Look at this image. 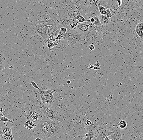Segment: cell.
I'll return each instance as SVG.
<instances>
[{
  "mask_svg": "<svg viewBox=\"0 0 143 140\" xmlns=\"http://www.w3.org/2000/svg\"><path fill=\"white\" fill-rule=\"evenodd\" d=\"M92 24L90 23L87 24L84 22L77 24L76 31L82 36L88 35L90 31V26Z\"/></svg>",
  "mask_w": 143,
  "mask_h": 140,
  "instance_id": "6",
  "label": "cell"
},
{
  "mask_svg": "<svg viewBox=\"0 0 143 140\" xmlns=\"http://www.w3.org/2000/svg\"><path fill=\"white\" fill-rule=\"evenodd\" d=\"M82 36V35H81V34H79L76 31L75 33L74 34V36L73 39V42H72V45H74L75 44H76L77 43H79L83 42V40H82L81 39V38Z\"/></svg>",
  "mask_w": 143,
  "mask_h": 140,
  "instance_id": "13",
  "label": "cell"
},
{
  "mask_svg": "<svg viewBox=\"0 0 143 140\" xmlns=\"http://www.w3.org/2000/svg\"><path fill=\"white\" fill-rule=\"evenodd\" d=\"M95 5L96 6V7L98 9L101 15L107 14L110 17H112V15L108 9H107L101 5H97L95 4Z\"/></svg>",
  "mask_w": 143,
  "mask_h": 140,
  "instance_id": "10",
  "label": "cell"
},
{
  "mask_svg": "<svg viewBox=\"0 0 143 140\" xmlns=\"http://www.w3.org/2000/svg\"><path fill=\"white\" fill-rule=\"evenodd\" d=\"M71 20L73 21H75V20H78V21L76 23V24L78 23H81L85 22H89V20L85 19L83 17L82 15H78L77 16H76L74 18H72Z\"/></svg>",
  "mask_w": 143,
  "mask_h": 140,
  "instance_id": "17",
  "label": "cell"
},
{
  "mask_svg": "<svg viewBox=\"0 0 143 140\" xmlns=\"http://www.w3.org/2000/svg\"><path fill=\"white\" fill-rule=\"evenodd\" d=\"M30 25L33 30L40 35L45 40H47L50 35V28L48 26L44 24L31 23Z\"/></svg>",
  "mask_w": 143,
  "mask_h": 140,
  "instance_id": "3",
  "label": "cell"
},
{
  "mask_svg": "<svg viewBox=\"0 0 143 140\" xmlns=\"http://www.w3.org/2000/svg\"><path fill=\"white\" fill-rule=\"evenodd\" d=\"M35 140H43L42 139H41L40 138H35Z\"/></svg>",
  "mask_w": 143,
  "mask_h": 140,
  "instance_id": "32",
  "label": "cell"
},
{
  "mask_svg": "<svg viewBox=\"0 0 143 140\" xmlns=\"http://www.w3.org/2000/svg\"><path fill=\"white\" fill-rule=\"evenodd\" d=\"M116 1L118 2V7H120L122 4V0H116Z\"/></svg>",
  "mask_w": 143,
  "mask_h": 140,
  "instance_id": "30",
  "label": "cell"
},
{
  "mask_svg": "<svg viewBox=\"0 0 143 140\" xmlns=\"http://www.w3.org/2000/svg\"><path fill=\"white\" fill-rule=\"evenodd\" d=\"M1 116H0V123H1V122H2V121H1Z\"/></svg>",
  "mask_w": 143,
  "mask_h": 140,
  "instance_id": "38",
  "label": "cell"
},
{
  "mask_svg": "<svg viewBox=\"0 0 143 140\" xmlns=\"http://www.w3.org/2000/svg\"><path fill=\"white\" fill-rule=\"evenodd\" d=\"M37 24L46 25L48 26H51V28H50V34H53L56 31L60 30L61 28L59 19H51L38 21Z\"/></svg>",
  "mask_w": 143,
  "mask_h": 140,
  "instance_id": "4",
  "label": "cell"
},
{
  "mask_svg": "<svg viewBox=\"0 0 143 140\" xmlns=\"http://www.w3.org/2000/svg\"><path fill=\"white\" fill-rule=\"evenodd\" d=\"M98 16L102 25H107L109 24L110 18V17L107 15H101Z\"/></svg>",
  "mask_w": 143,
  "mask_h": 140,
  "instance_id": "12",
  "label": "cell"
},
{
  "mask_svg": "<svg viewBox=\"0 0 143 140\" xmlns=\"http://www.w3.org/2000/svg\"><path fill=\"white\" fill-rule=\"evenodd\" d=\"M96 131L93 128L91 129L88 131V133L85 134L86 136V138L84 140H91L93 138H95L96 137Z\"/></svg>",
  "mask_w": 143,
  "mask_h": 140,
  "instance_id": "14",
  "label": "cell"
},
{
  "mask_svg": "<svg viewBox=\"0 0 143 140\" xmlns=\"http://www.w3.org/2000/svg\"><path fill=\"white\" fill-rule=\"evenodd\" d=\"M89 1L90 2H95L96 0H89Z\"/></svg>",
  "mask_w": 143,
  "mask_h": 140,
  "instance_id": "35",
  "label": "cell"
},
{
  "mask_svg": "<svg viewBox=\"0 0 143 140\" xmlns=\"http://www.w3.org/2000/svg\"><path fill=\"white\" fill-rule=\"evenodd\" d=\"M135 29L143 31V23L140 22L136 26Z\"/></svg>",
  "mask_w": 143,
  "mask_h": 140,
  "instance_id": "23",
  "label": "cell"
},
{
  "mask_svg": "<svg viewBox=\"0 0 143 140\" xmlns=\"http://www.w3.org/2000/svg\"><path fill=\"white\" fill-rule=\"evenodd\" d=\"M40 98L43 105L49 106L53 104L54 101L53 94L59 92L57 88H52L47 90H38Z\"/></svg>",
  "mask_w": 143,
  "mask_h": 140,
  "instance_id": "1",
  "label": "cell"
},
{
  "mask_svg": "<svg viewBox=\"0 0 143 140\" xmlns=\"http://www.w3.org/2000/svg\"><path fill=\"white\" fill-rule=\"evenodd\" d=\"M6 65L5 57L3 56H0V73H1Z\"/></svg>",
  "mask_w": 143,
  "mask_h": 140,
  "instance_id": "20",
  "label": "cell"
},
{
  "mask_svg": "<svg viewBox=\"0 0 143 140\" xmlns=\"http://www.w3.org/2000/svg\"><path fill=\"white\" fill-rule=\"evenodd\" d=\"M31 84L32 85H33V87L36 89H37L38 90H40V88L38 87V85L36 84L35 82H34L33 81H31Z\"/></svg>",
  "mask_w": 143,
  "mask_h": 140,
  "instance_id": "28",
  "label": "cell"
},
{
  "mask_svg": "<svg viewBox=\"0 0 143 140\" xmlns=\"http://www.w3.org/2000/svg\"><path fill=\"white\" fill-rule=\"evenodd\" d=\"M37 136L43 140H46V124L45 119H43L38 124Z\"/></svg>",
  "mask_w": 143,
  "mask_h": 140,
  "instance_id": "5",
  "label": "cell"
},
{
  "mask_svg": "<svg viewBox=\"0 0 143 140\" xmlns=\"http://www.w3.org/2000/svg\"><path fill=\"white\" fill-rule=\"evenodd\" d=\"M0 111H1V113L3 111V109H2V108H1H1H0Z\"/></svg>",
  "mask_w": 143,
  "mask_h": 140,
  "instance_id": "34",
  "label": "cell"
},
{
  "mask_svg": "<svg viewBox=\"0 0 143 140\" xmlns=\"http://www.w3.org/2000/svg\"><path fill=\"white\" fill-rule=\"evenodd\" d=\"M1 121H3V122H9V123H13L12 121L10 119H9L7 117H2L1 116Z\"/></svg>",
  "mask_w": 143,
  "mask_h": 140,
  "instance_id": "24",
  "label": "cell"
},
{
  "mask_svg": "<svg viewBox=\"0 0 143 140\" xmlns=\"http://www.w3.org/2000/svg\"><path fill=\"white\" fill-rule=\"evenodd\" d=\"M135 31L136 32V33L138 34V36L140 37L141 39L143 38V31H140V30H136L135 29Z\"/></svg>",
  "mask_w": 143,
  "mask_h": 140,
  "instance_id": "25",
  "label": "cell"
},
{
  "mask_svg": "<svg viewBox=\"0 0 143 140\" xmlns=\"http://www.w3.org/2000/svg\"><path fill=\"white\" fill-rule=\"evenodd\" d=\"M119 126L121 129H124L127 127V123L125 121L121 120L119 122Z\"/></svg>",
  "mask_w": 143,
  "mask_h": 140,
  "instance_id": "21",
  "label": "cell"
},
{
  "mask_svg": "<svg viewBox=\"0 0 143 140\" xmlns=\"http://www.w3.org/2000/svg\"><path fill=\"white\" fill-rule=\"evenodd\" d=\"M9 108H7L6 109L3 110L2 112L1 113V116L2 117H7V118Z\"/></svg>",
  "mask_w": 143,
  "mask_h": 140,
  "instance_id": "26",
  "label": "cell"
},
{
  "mask_svg": "<svg viewBox=\"0 0 143 140\" xmlns=\"http://www.w3.org/2000/svg\"><path fill=\"white\" fill-rule=\"evenodd\" d=\"M92 122L91 121L88 120L87 121V125H88V126H90V125L92 124Z\"/></svg>",
  "mask_w": 143,
  "mask_h": 140,
  "instance_id": "31",
  "label": "cell"
},
{
  "mask_svg": "<svg viewBox=\"0 0 143 140\" xmlns=\"http://www.w3.org/2000/svg\"><path fill=\"white\" fill-rule=\"evenodd\" d=\"M0 108H1V107H0ZM1 116V111H0V116Z\"/></svg>",
  "mask_w": 143,
  "mask_h": 140,
  "instance_id": "37",
  "label": "cell"
},
{
  "mask_svg": "<svg viewBox=\"0 0 143 140\" xmlns=\"http://www.w3.org/2000/svg\"><path fill=\"white\" fill-rule=\"evenodd\" d=\"M104 140H112L111 139H110L109 138H108V137H106V138L104 139H103Z\"/></svg>",
  "mask_w": 143,
  "mask_h": 140,
  "instance_id": "33",
  "label": "cell"
},
{
  "mask_svg": "<svg viewBox=\"0 0 143 140\" xmlns=\"http://www.w3.org/2000/svg\"><path fill=\"white\" fill-rule=\"evenodd\" d=\"M29 118L28 120L31 121L33 122H34L38 119L39 115L35 111H32L29 112V115H28L27 118Z\"/></svg>",
  "mask_w": 143,
  "mask_h": 140,
  "instance_id": "15",
  "label": "cell"
},
{
  "mask_svg": "<svg viewBox=\"0 0 143 140\" xmlns=\"http://www.w3.org/2000/svg\"><path fill=\"white\" fill-rule=\"evenodd\" d=\"M142 43H143V39H142Z\"/></svg>",
  "mask_w": 143,
  "mask_h": 140,
  "instance_id": "39",
  "label": "cell"
},
{
  "mask_svg": "<svg viewBox=\"0 0 143 140\" xmlns=\"http://www.w3.org/2000/svg\"><path fill=\"white\" fill-rule=\"evenodd\" d=\"M76 25H77V24L76 23L72 24H71L70 26V29H71L72 30H76Z\"/></svg>",
  "mask_w": 143,
  "mask_h": 140,
  "instance_id": "27",
  "label": "cell"
},
{
  "mask_svg": "<svg viewBox=\"0 0 143 140\" xmlns=\"http://www.w3.org/2000/svg\"><path fill=\"white\" fill-rule=\"evenodd\" d=\"M89 22L91 24H94L96 26H98L102 25L98 16H93L89 20Z\"/></svg>",
  "mask_w": 143,
  "mask_h": 140,
  "instance_id": "16",
  "label": "cell"
},
{
  "mask_svg": "<svg viewBox=\"0 0 143 140\" xmlns=\"http://www.w3.org/2000/svg\"><path fill=\"white\" fill-rule=\"evenodd\" d=\"M46 119L47 122L51 127L54 136L61 132V126L58 123V121H54L47 118Z\"/></svg>",
  "mask_w": 143,
  "mask_h": 140,
  "instance_id": "7",
  "label": "cell"
},
{
  "mask_svg": "<svg viewBox=\"0 0 143 140\" xmlns=\"http://www.w3.org/2000/svg\"><path fill=\"white\" fill-rule=\"evenodd\" d=\"M47 43H48L47 46H48V48L49 49L53 48L54 46H56L58 44V43H57V44L54 43H53L52 42H50L48 40H47Z\"/></svg>",
  "mask_w": 143,
  "mask_h": 140,
  "instance_id": "22",
  "label": "cell"
},
{
  "mask_svg": "<svg viewBox=\"0 0 143 140\" xmlns=\"http://www.w3.org/2000/svg\"><path fill=\"white\" fill-rule=\"evenodd\" d=\"M112 140H121L122 138V131L120 129H118L116 130L113 134L109 136Z\"/></svg>",
  "mask_w": 143,
  "mask_h": 140,
  "instance_id": "11",
  "label": "cell"
},
{
  "mask_svg": "<svg viewBox=\"0 0 143 140\" xmlns=\"http://www.w3.org/2000/svg\"><path fill=\"white\" fill-rule=\"evenodd\" d=\"M42 113L45 115L46 118L54 121L63 122V119L60 116L55 110L51 108L50 106L43 105L40 107Z\"/></svg>",
  "mask_w": 143,
  "mask_h": 140,
  "instance_id": "2",
  "label": "cell"
},
{
  "mask_svg": "<svg viewBox=\"0 0 143 140\" xmlns=\"http://www.w3.org/2000/svg\"><path fill=\"white\" fill-rule=\"evenodd\" d=\"M116 130L110 131L107 129L102 130L99 132L98 136L96 137V140H102L106 137H108L112 134H113Z\"/></svg>",
  "mask_w": 143,
  "mask_h": 140,
  "instance_id": "8",
  "label": "cell"
},
{
  "mask_svg": "<svg viewBox=\"0 0 143 140\" xmlns=\"http://www.w3.org/2000/svg\"><path fill=\"white\" fill-rule=\"evenodd\" d=\"M67 83H68V84H70V81H67Z\"/></svg>",
  "mask_w": 143,
  "mask_h": 140,
  "instance_id": "36",
  "label": "cell"
},
{
  "mask_svg": "<svg viewBox=\"0 0 143 140\" xmlns=\"http://www.w3.org/2000/svg\"><path fill=\"white\" fill-rule=\"evenodd\" d=\"M0 134H6L7 135L13 136L10 125L7 124L5 126L0 127Z\"/></svg>",
  "mask_w": 143,
  "mask_h": 140,
  "instance_id": "9",
  "label": "cell"
},
{
  "mask_svg": "<svg viewBox=\"0 0 143 140\" xmlns=\"http://www.w3.org/2000/svg\"><path fill=\"white\" fill-rule=\"evenodd\" d=\"M25 127L28 130H32L34 129L35 127V124L34 122L30 120H28L25 123Z\"/></svg>",
  "mask_w": 143,
  "mask_h": 140,
  "instance_id": "18",
  "label": "cell"
},
{
  "mask_svg": "<svg viewBox=\"0 0 143 140\" xmlns=\"http://www.w3.org/2000/svg\"><path fill=\"white\" fill-rule=\"evenodd\" d=\"M89 49H90L91 51H92L95 49V46H94L93 44H91L90 46H89Z\"/></svg>",
  "mask_w": 143,
  "mask_h": 140,
  "instance_id": "29",
  "label": "cell"
},
{
  "mask_svg": "<svg viewBox=\"0 0 143 140\" xmlns=\"http://www.w3.org/2000/svg\"><path fill=\"white\" fill-rule=\"evenodd\" d=\"M0 139L1 140H15L13 136L3 134H0Z\"/></svg>",
  "mask_w": 143,
  "mask_h": 140,
  "instance_id": "19",
  "label": "cell"
}]
</instances>
